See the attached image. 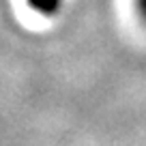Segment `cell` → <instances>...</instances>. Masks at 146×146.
Masks as SVG:
<instances>
[{
  "mask_svg": "<svg viewBox=\"0 0 146 146\" xmlns=\"http://www.w3.org/2000/svg\"><path fill=\"white\" fill-rule=\"evenodd\" d=\"M135 11H137V15H140V19L144 22V26H146V0H135Z\"/></svg>",
  "mask_w": 146,
  "mask_h": 146,
  "instance_id": "7a4b0ae2",
  "label": "cell"
},
{
  "mask_svg": "<svg viewBox=\"0 0 146 146\" xmlns=\"http://www.w3.org/2000/svg\"><path fill=\"white\" fill-rule=\"evenodd\" d=\"M35 13H39L41 17H54L60 13L64 0H26Z\"/></svg>",
  "mask_w": 146,
  "mask_h": 146,
  "instance_id": "6da1fadb",
  "label": "cell"
}]
</instances>
